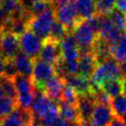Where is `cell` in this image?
Returning a JSON list of instances; mask_svg holds the SVG:
<instances>
[{
    "label": "cell",
    "mask_w": 126,
    "mask_h": 126,
    "mask_svg": "<svg viewBox=\"0 0 126 126\" xmlns=\"http://www.w3.org/2000/svg\"><path fill=\"white\" fill-rule=\"evenodd\" d=\"M121 78H122V73H121L120 65L113 57H111L107 60L98 63L90 81L95 94L96 92L101 90L102 85L106 81L121 79Z\"/></svg>",
    "instance_id": "1"
},
{
    "label": "cell",
    "mask_w": 126,
    "mask_h": 126,
    "mask_svg": "<svg viewBox=\"0 0 126 126\" xmlns=\"http://www.w3.org/2000/svg\"><path fill=\"white\" fill-rule=\"evenodd\" d=\"M72 33L75 37L80 53L93 52L97 34L94 32L87 20H83L77 24L74 27Z\"/></svg>",
    "instance_id": "2"
},
{
    "label": "cell",
    "mask_w": 126,
    "mask_h": 126,
    "mask_svg": "<svg viewBox=\"0 0 126 126\" xmlns=\"http://www.w3.org/2000/svg\"><path fill=\"white\" fill-rule=\"evenodd\" d=\"M13 81L17 91L19 106L25 109H31L36 93V89L32 78L18 74Z\"/></svg>",
    "instance_id": "3"
},
{
    "label": "cell",
    "mask_w": 126,
    "mask_h": 126,
    "mask_svg": "<svg viewBox=\"0 0 126 126\" xmlns=\"http://www.w3.org/2000/svg\"><path fill=\"white\" fill-rule=\"evenodd\" d=\"M55 18V7L50 8L37 16L32 17L29 22V30L32 31L41 40L49 37Z\"/></svg>",
    "instance_id": "4"
},
{
    "label": "cell",
    "mask_w": 126,
    "mask_h": 126,
    "mask_svg": "<svg viewBox=\"0 0 126 126\" xmlns=\"http://www.w3.org/2000/svg\"><path fill=\"white\" fill-rule=\"evenodd\" d=\"M55 18L63 25L67 32H72L74 27L83 21L78 15L74 0H70L61 6L55 7Z\"/></svg>",
    "instance_id": "5"
},
{
    "label": "cell",
    "mask_w": 126,
    "mask_h": 126,
    "mask_svg": "<svg viewBox=\"0 0 126 126\" xmlns=\"http://www.w3.org/2000/svg\"><path fill=\"white\" fill-rule=\"evenodd\" d=\"M53 76H55V70L51 64L41 60L38 57L33 60L32 73L31 78L37 91L42 92L46 82L49 81Z\"/></svg>",
    "instance_id": "6"
},
{
    "label": "cell",
    "mask_w": 126,
    "mask_h": 126,
    "mask_svg": "<svg viewBox=\"0 0 126 126\" xmlns=\"http://www.w3.org/2000/svg\"><path fill=\"white\" fill-rule=\"evenodd\" d=\"M34 123L35 121L31 109L18 106L2 119L0 126H33Z\"/></svg>",
    "instance_id": "7"
},
{
    "label": "cell",
    "mask_w": 126,
    "mask_h": 126,
    "mask_svg": "<svg viewBox=\"0 0 126 126\" xmlns=\"http://www.w3.org/2000/svg\"><path fill=\"white\" fill-rule=\"evenodd\" d=\"M38 58L51 64L53 67L59 63L62 59V51L60 41H57L51 37H47L42 40L41 49Z\"/></svg>",
    "instance_id": "8"
},
{
    "label": "cell",
    "mask_w": 126,
    "mask_h": 126,
    "mask_svg": "<svg viewBox=\"0 0 126 126\" xmlns=\"http://www.w3.org/2000/svg\"><path fill=\"white\" fill-rule=\"evenodd\" d=\"M20 45L21 50L34 60L39 55L42 40L32 31L28 30L22 35H20Z\"/></svg>",
    "instance_id": "9"
},
{
    "label": "cell",
    "mask_w": 126,
    "mask_h": 126,
    "mask_svg": "<svg viewBox=\"0 0 126 126\" xmlns=\"http://www.w3.org/2000/svg\"><path fill=\"white\" fill-rule=\"evenodd\" d=\"M20 51V36L9 32L1 31V57L3 60L14 59Z\"/></svg>",
    "instance_id": "10"
},
{
    "label": "cell",
    "mask_w": 126,
    "mask_h": 126,
    "mask_svg": "<svg viewBox=\"0 0 126 126\" xmlns=\"http://www.w3.org/2000/svg\"><path fill=\"white\" fill-rule=\"evenodd\" d=\"M98 17H99V31L97 36L105 40L111 46L120 38L123 32L114 26V24L110 21L107 15L98 14Z\"/></svg>",
    "instance_id": "11"
},
{
    "label": "cell",
    "mask_w": 126,
    "mask_h": 126,
    "mask_svg": "<svg viewBox=\"0 0 126 126\" xmlns=\"http://www.w3.org/2000/svg\"><path fill=\"white\" fill-rule=\"evenodd\" d=\"M63 80L76 92L78 96L94 94V91L92 87L90 79H87L79 74H76V75H69Z\"/></svg>",
    "instance_id": "12"
},
{
    "label": "cell",
    "mask_w": 126,
    "mask_h": 126,
    "mask_svg": "<svg viewBox=\"0 0 126 126\" xmlns=\"http://www.w3.org/2000/svg\"><path fill=\"white\" fill-rule=\"evenodd\" d=\"M97 65L98 61L94 52L80 53L78 59V74L87 79H91Z\"/></svg>",
    "instance_id": "13"
},
{
    "label": "cell",
    "mask_w": 126,
    "mask_h": 126,
    "mask_svg": "<svg viewBox=\"0 0 126 126\" xmlns=\"http://www.w3.org/2000/svg\"><path fill=\"white\" fill-rule=\"evenodd\" d=\"M64 87H65V81L62 78L55 75L49 81L46 82L42 93L45 95H47L51 100L58 103L62 100Z\"/></svg>",
    "instance_id": "14"
},
{
    "label": "cell",
    "mask_w": 126,
    "mask_h": 126,
    "mask_svg": "<svg viewBox=\"0 0 126 126\" xmlns=\"http://www.w3.org/2000/svg\"><path fill=\"white\" fill-rule=\"evenodd\" d=\"M113 119L114 114L110 105L96 103L90 122L94 126H109Z\"/></svg>",
    "instance_id": "15"
},
{
    "label": "cell",
    "mask_w": 126,
    "mask_h": 126,
    "mask_svg": "<svg viewBox=\"0 0 126 126\" xmlns=\"http://www.w3.org/2000/svg\"><path fill=\"white\" fill-rule=\"evenodd\" d=\"M96 101L94 94L79 95L77 102V109L80 114L82 122H90L92 115L94 113Z\"/></svg>",
    "instance_id": "16"
},
{
    "label": "cell",
    "mask_w": 126,
    "mask_h": 126,
    "mask_svg": "<svg viewBox=\"0 0 126 126\" xmlns=\"http://www.w3.org/2000/svg\"><path fill=\"white\" fill-rule=\"evenodd\" d=\"M60 44H61L62 58L65 61H74L79 59L80 52L72 32H66V34L60 41Z\"/></svg>",
    "instance_id": "17"
},
{
    "label": "cell",
    "mask_w": 126,
    "mask_h": 126,
    "mask_svg": "<svg viewBox=\"0 0 126 126\" xmlns=\"http://www.w3.org/2000/svg\"><path fill=\"white\" fill-rule=\"evenodd\" d=\"M14 62H15L16 69L19 75L26 76V77H32L33 60L28 54H26L25 52L21 50L14 58Z\"/></svg>",
    "instance_id": "18"
},
{
    "label": "cell",
    "mask_w": 126,
    "mask_h": 126,
    "mask_svg": "<svg viewBox=\"0 0 126 126\" xmlns=\"http://www.w3.org/2000/svg\"><path fill=\"white\" fill-rule=\"evenodd\" d=\"M58 108H59V114L60 118L73 124H81L82 120L80 118L79 111L77 109V106L71 105L65 101L58 102Z\"/></svg>",
    "instance_id": "19"
},
{
    "label": "cell",
    "mask_w": 126,
    "mask_h": 126,
    "mask_svg": "<svg viewBox=\"0 0 126 126\" xmlns=\"http://www.w3.org/2000/svg\"><path fill=\"white\" fill-rule=\"evenodd\" d=\"M79 17L82 20H89L96 14L94 0H74Z\"/></svg>",
    "instance_id": "20"
},
{
    "label": "cell",
    "mask_w": 126,
    "mask_h": 126,
    "mask_svg": "<svg viewBox=\"0 0 126 126\" xmlns=\"http://www.w3.org/2000/svg\"><path fill=\"white\" fill-rule=\"evenodd\" d=\"M111 56L120 64L126 61V32H124L120 38L110 46Z\"/></svg>",
    "instance_id": "21"
},
{
    "label": "cell",
    "mask_w": 126,
    "mask_h": 126,
    "mask_svg": "<svg viewBox=\"0 0 126 126\" xmlns=\"http://www.w3.org/2000/svg\"><path fill=\"white\" fill-rule=\"evenodd\" d=\"M18 106V103L11 97H9L0 88V122L5 116L11 113Z\"/></svg>",
    "instance_id": "22"
},
{
    "label": "cell",
    "mask_w": 126,
    "mask_h": 126,
    "mask_svg": "<svg viewBox=\"0 0 126 126\" xmlns=\"http://www.w3.org/2000/svg\"><path fill=\"white\" fill-rule=\"evenodd\" d=\"M101 91H103L110 98H114L122 94V83L121 79H114L106 81L102 87Z\"/></svg>",
    "instance_id": "23"
},
{
    "label": "cell",
    "mask_w": 126,
    "mask_h": 126,
    "mask_svg": "<svg viewBox=\"0 0 126 126\" xmlns=\"http://www.w3.org/2000/svg\"><path fill=\"white\" fill-rule=\"evenodd\" d=\"M53 7H55V5L53 4L52 0H37L33 2L29 8H27V11L32 18L39 14H42L46 10L53 8Z\"/></svg>",
    "instance_id": "24"
},
{
    "label": "cell",
    "mask_w": 126,
    "mask_h": 126,
    "mask_svg": "<svg viewBox=\"0 0 126 126\" xmlns=\"http://www.w3.org/2000/svg\"><path fill=\"white\" fill-rule=\"evenodd\" d=\"M110 107L114 114V117L122 118L126 114V96L120 94L114 98H111Z\"/></svg>",
    "instance_id": "25"
},
{
    "label": "cell",
    "mask_w": 126,
    "mask_h": 126,
    "mask_svg": "<svg viewBox=\"0 0 126 126\" xmlns=\"http://www.w3.org/2000/svg\"><path fill=\"white\" fill-rule=\"evenodd\" d=\"M107 16L118 30H120L122 32H126V14L125 13L114 8L109 14H107Z\"/></svg>",
    "instance_id": "26"
},
{
    "label": "cell",
    "mask_w": 126,
    "mask_h": 126,
    "mask_svg": "<svg viewBox=\"0 0 126 126\" xmlns=\"http://www.w3.org/2000/svg\"><path fill=\"white\" fill-rule=\"evenodd\" d=\"M0 88L9 97H11L13 100H15L18 103V95H17V91H16V87L13 79L2 76L0 78Z\"/></svg>",
    "instance_id": "27"
},
{
    "label": "cell",
    "mask_w": 126,
    "mask_h": 126,
    "mask_svg": "<svg viewBox=\"0 0 126 126\" xmlns=\"http://www.w3.org/2000/svg\"><path fill=\"white\" fill-rule=\"evenodd\" d=\"M96 14L107 15L115 8L116 0H94Z\"/></svg>",
    "instance_id": "28"
},
{
    "label": "cell",
    "mask_w": 126,
    "mask_h": 126,
    "mask_svg": "<svg viewBox=\"0 0 126 126\" xmlns=\"http://www.w3.org/2000/svg\"><path fill=\"white\" fill-rule=\"evenodd\" d=\"M66 32H66L65 28L63 27V25L60 22H58L57 20H55L53 25H52L49 37H51V38H53L57 41H61L62 38L64 37V35L66 34Z\"/></svg>",
    "instance_id": "29"
},
{
    "label": "cell",
    "mask_w": 126,
    "mask_h": 126,
    "mask_svg": "<svg viewBox=\"0 0 126 126\" xmlns=\"http://www.w3.org/2000/svg\"><path fill=\"white\" fill-rule=\"evenodd\" d=\"M62 101H65V102H67L71 105H75V106H77V102H78V94L66 83H65V87H64V91H63Z\"/></svg>",
    "instance_id": "30"
},
{
    "label": "cell",
    "mask_w": 126,
    "mask_h": 126,
    "mask_svg": "<svg viewBox=\"0 0 126 126\" xmlns=\"http://www.w3.org/2000/svg\"><path fill=\"white\" fill-rule=\"evenodd\" d=\"M3 61H4L3 76H5L7 78H10V79H14L18 75L14 59H6V60H3Z\"/></svg>",
    "instance_id": "31"
},
{
    "label": "cell",
    "mask_w": 126,
    "mask_h": 126,
    "mask_svg": "<svg viewBox=\"0 0 126 126\" xmlns=\"http://www.w3.org/2000/svg\"><path fill=\"white\" fill-rule=\"evenodd\" d=\"M115 8L126 14V0H116Z\"/></svg>",
    "instance_id": "32"
},
{
    "label": "cell",
    "mask_w": 126,
    "mask_h": 126,
    "mask_svg": "<svg viewBox=\"0 0 126 126\" xmlns=\"http://www.w3.org/2000/svg\"><path fill=\"white\" fill-rule=\"evenodd\" d=\"M109 126H124V124H123V122H122V120L120 118L114 117V119L111 121Z\"/></svg>",
    "instance_id": "33"
},
{
    "label": "cell",
    "mask_w": 126,
    "mask_h": 126,
    "mask_svg": "<svg viewBox=\"0 0 126 126\" xmlns=\"http://www.w3.org/2000/svg\"><path fill=\"white\" fill-rule=\"evenodd\" d=\"M57 126H81V124H73V123H69V122H67V121H65V120H63V119L60 118V120H59Z\"/></svg>",
    "instance_id": "34"
},
{
    "label": "cell",
    "mask_w": 126,
    "mask_h": 126,
    "mask_svg": "<svg viewBox=\"0 0 126 126\" xmlns=\"http://www.w3.org/2000/svg\"><path fill=\"white\" fill-rule=\"evenodd\" d=\"M121 83H122V93L126 96V76H123L121 78Z\"/></svg>",
    "instance_id": "35"
},
{
    "label": "cell",
    "mask_w": 126,
    "mask_h": 126,
    "mask_svg": "<svg viewBox=\"0 0 126 126\" xmlns=\"http://www.w3.org/2000/svg\"><path fill=\"white\" fill-rule=\"evenodd\" d=\"M69 1H70V0H52V2H53V4L55 5V7L61 6V5L65 4V3L69 2Z\"/></svg>",
    "instance_id": "36"
},
{
    "label": "cell",
    "mask_w": 126,
    "mask_h": 126,
    "mask_svg": "<svg viewBox=\"0 0 126 126\" xmlns=\"http://www.w3.org/2000/svg\"><path fill=\"white\" fill-rule=\"evenodd\" d=\"M35 1H37V0H22V2H23V5H24V7L27 9V8H29L33 2H35Z\"/></svg>",
    "instance_id": "37"
},
{
    "label": "cell",
    "mask_w": 126,
    "mask_h": 126,
    "mask_svg": "<svg viewBox=\"0 0 126 126\" xmlns=\"http://www.w3.org/2000/svg\"><path fill=\"white\" fill-rule=\"evenodd\" d=\"M120 69H121V73H122V77L126 76V61L123 63H120Z\"/></svg>",
    "instance_id": "38"
},
{
    "label": "cell",
    "mask_w": 126,
    "mask_h": 126,
    "mask_svg": "<svg viewBox=\"0 0 126 126\" xmlns=\"http://www.w3.org/2000/svg\"><path fill=\"white\" fill-rule=\"evenodd\" d=\"M4 18H5V15H4V11L2 9V6H1V3H0V28H1V25L4 21Z\"/></svg>",
    "instance_id": "39"
},
{
    "label": "cell",
    "mask_w": 126,
    "mask_h": 126,
    "mask_svg": "<svg viewBox=\"0 0 126 126\" xmlns=\"http://www.w3.org/2000/svg\"><path fill=\"white\" fill-rule=\"evenodd\" d=\"M3 70H4V61L3 58L0 56V78L3 76Z\"/></svg>",
    "instance_id": "40"
},
{
    "label": "cell",
    "mask_w": 126,
    "mask_h": 126,
    "mask_svg": "<svg viewBox=\"0 0 126 126\" xmlns=\"http://www.w3.org/2000/svg\"><path fill=\"white\" fill-rule=\"evenodd\" d=\"M81 126H94L91 122H82L81 123Z\"/></svg>",
    "instance_id": "41"
},
{
    "label": "cell",
    "mask_w": 126,
    "mask_h": 126,
    "mask_svg": "<svg viewBox=\"0 0 126 126\" xmlns=\"http://www.w3.org/2000/svg\"><path fill=\"white\" fill-rule=\"evenodd\" d=\"M121 120H122V122H123V124H124V126H126V114L121 118Z\"/></svg>",
    "instance_id": "42"
}]
</instances>
